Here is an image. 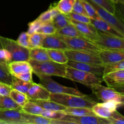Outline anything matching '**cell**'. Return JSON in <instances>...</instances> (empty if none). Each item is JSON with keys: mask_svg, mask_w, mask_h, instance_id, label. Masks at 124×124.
Segmentation results:
<instances>
[{"mask_svg": "<svg viewBox=\"0 0 124 124\" xmlns=\"http://www.w3.org/2000/svg\"><path fill=\"white\" fill-rule=\"evenodd\" d=\"M90 88L93 94L103 102H114L118 104L120 107L124 105V95L117 92L112 87L98 84L93 86Z\"/></svg>", "mask_w": 124, "mask_h": 124, "instance_id": "cell-5", "label": "cell"}, {"mask_svg": "<svg viewBox=\"0 0 124 124\" xmlns=\"http://www.w3.org/2000/svg\"><path fill=\"white\" fill-rule=\"evenodd\" d=\"M67 16L70 18L73 19V20L76 21L91 24V18H89L88 16H87L78 14V13H73V12H71V13L69 14Z\"/></svg>", "mask_w": 124, "mask_h": 124, "instance_id": "cell-45", "label": "cell"}, {"mask_svg": "<svg viewBox=\"0 0 124 124\" xmlns=\"http://www.w3.org/2000/svg\"><path fill=\"white\" fill-rule=\"evenodd\" d=\"M24 124H52V120L41 115H31L23 111Z\"/></svg>", "mask_w": 124, "mask_h": 124, "instance_id": "cell-23", "label": "cell"}, {"mask_svg": "<svg viewBox=\"0 0 124 124\" xmlns=\"http://www.w3.org/2000/svg\"><path fill=\"white\" fill-rule=\"evenodd\" d=\"M12 62L11 54L6 48L0 47V64L8 67L10 62Z\"/></svg>", "mask_w": 124, "mask_h": 124, "instance_id": "cell-42", "label": "cell"}, {"mask_svg": "<svg viewBox=\"0 0 124 124\" xmlns=\"http://www.w3.org/2000/svg\"><path fill=\"white\" fill-rule=\"evenodd\" d=\"M61 120L68 124H109L106 118L97 116H74L66 114Z\"/></svg>", "mask_w": 124, "mask_h": 124, "instance_id": "cell-11", "label": "cell"}, {"mask_svg": "<svg viewBox=\"0 0 124 124\" xmlns=\"http://www.w3.org/2000/svg\"><path fill=\"white\" fill-rule=\"evenodd\" d=\"M109 124H124V116H122L117 110L113 112L112 115L108 118H106Z\"/></svg>", "mask_w": 124, "mask_h": 124, "instance_id": "cell-43", "label": "cell"}, {"mask_svg": "<svg viewBox=\"0 0 124 124\" xmlns=\"http://www.w3.org/2000/svg\"><path fill=\"white\" fill-rule=\"evenodd\" d=\"M50 99L64 105L66 108L87 107L92 108L97 103L87 95L77 96L70 94L50 93Z\"/></svg>", "mask_w": 124, "mask_h": 124, "instance_id": "cell-2", "label": "cell"}, {"mask_svg": "<svg viewBox=\"0 0 124 124\" xmlns=\"http://www.w3.org/2000/svg\"><path fill=\"white\" fill-rule=\"evenodd\" d=\"M76 0H60L56 5V8L61 13L68 15L73 11Z\"/></svg>", "mask_w": 124, "mask_h": 124, "instance_id": "cell-31", "label": "cell"}, {"mask_svg": "<svg viewBox=\"0 0 124 124\" xmlns=\"http://www.w3.org/2000/svg\"><path fill=\"white\" fill-rule=\"evenodd\" d=\"M67 65L78 70H83L86 72L94 74L99 77L101 76L102 77L104 73V65L87 64V63L73 61H69L67 63Z\"/></svg>", "mask_w": 124, "mask_h": 124, "instance_id": "cell-14", "label": "cell"}, {"mask_svg": "<svg viewBox=\"0 0 124 124\" xmlns=\"http://www.w3.org/2000/svg\"><path fill=\"white\" fill-rule=\"evenodd\" d=\"M0 124H3V123H2L1 121H0Z\"/></svg>", "mask_w": 124, "mask_h": 124, "instance_id": "cell-53", "label": "cell"}, {"mask_svg": "<svg viewBox=\"0 0 124 124\" xmlns=\"http://www.w3.org/2000/svg\"><path fill=\"white\" fill-rule=\"evenodd\" d=\"M51 61L59 64H67L69 61L67 56L63 50L46 49Z\"/></svg>", "mask_w": 124, "mask_h": 124, "instance_id": "cell-25", "label": "cell"}, {"mask_svg": "<svg viewBox=\"0 0 124 124\" xmlns=\"http://www.w3.org/2000/svg\"><path fill=\"white\" fill-rule=\"evenodd\" d=\"M66 114L64 111H53V110H44L41 114V116L45 117L53 120L61 119Z\"/></svg>", "mask_w": 124, "mask_h": 124, "instance_id": "cell-40", "label": "cell"}, {"mask_svg": "<svg viewBox=\"0 0 124 124\" xmlns=\"http://www.w3.org/2000/svg\"><path fill=\"white\" fill-rule=\"evenodd\" d=\"M122 5H124V0H123V3H122Z\"/></svg>", "mask_w": 124, "mask_h": 124, "instance_id": "cell-54", "label": "cell"}, {"mask_svg": "<svg viewBox=\"0 0 124 124\" xmlns=\"http://www.w3.org/2000/svg\"><path fill=\"white\" fill-rule=\"evenodd\" d=\"M57 31V29L53 25L52 22L44 23L41 25V26L37 30V32L42 33L43 35H52L56 34Z\"/></svg>", "mask_w": 124, "mask_h": 124, "instance_id": "cell-38", "label": "cell"}, {"mask_svg": "<svg viewBox=\"0 0 124 124\" xmlns=\"http://www.w3.org/2000/svg\"><path fill=\"white\" fill-rule=\"evenodd\" d=\"M98 6L110 12L112 14H116V7L115 4L111 0H90Z\"/></svg>", "mask_w": 124, "mask_h": 124, "instance_id": "cell-36", "label": "cell"}, {"mask_svg": "<svg viewBox=\"0 0 124 124\" xmlns=\"http://www.w3.org/2000/svg\"><path fill=\"white\" fill-rule=\"evenodd\" d=\"M59 36L65 42L69 49L93 54H99V52L102 50L96 44L87 39L82 38H70L64 36Z\"/></svg>", "mask_w": 124, "mask_h": 124, "instance_id": "cell-4", "label": "cell"}, {"mask_svg": "<svg viewBox=\"0 0 124 124\" xmlns=\"http://www.w3.org/2000/svg\"><path fill=\"white\" fill-rule=\"evenodd\" d=\"M29 58L30 59L36 61H51L46 49L42 47L29 48Z\"/></svg>", "mask_w": 124, "mask_h": 124, "instance_id": "cell-24", "label": "cell"}, {"mask_svg": "<svg viewBox=\"0 0 124 124\" xmlns=\"http://www.w3.org/2000/svg\"><path fill=\"white\" fill-rule=\"evenodd\" d=\"M91 24L98 31L108 34V35L124 38V36L121 33H120L112 25H110L109 23L105 21L101 18L100 19H91Z\"/></svg>", "mask_w": 124, "mask_h": 124, "instance_id": "cell-20", "label": "cell"}, {"mask_svg": "<svg viewBox=\"0 0 124 124\" xmlns=\"http://www.w3.org/2000/svg\"><path fill=\"white\" fill-rule=\"evenodd\" d=\"M32 72H29L25 73H23L22 75H19L18 76H15L16 78L19 79L23 81H27V82H33L32 79Z\"/></svg>", "mask_w": 124, "mask_h": 124, "instance_id": "cell-49", "label": "cell"}, {"mask_svg": "<svg viewBox=\"0 0 124 124\" xmlns=\"http://www.w3.org/2000/svg\"><path fill=\"white\" fill-rule=\"evenodd\" d=\"M111 1L115 4H122V3H123V0H111Z\"/></svg>", "mask_w": 124, "mask_h": 124, "instance_id": "cell-51", "label": "cell"}, {"mask_svg": "<svg viewBox=\"0 0 124 124\" xmlns=\"http://www.w3.org/2000/svg\"><path fill=\"white\" fill-rule=\"evenodd\" d=\"M0 121L3 124H24L23 111L17 109L0 108Z\"/></svg>", "mask_w": 124, "mask_h": 124, "instance_id": "cell-12", "label": "cell"}, {"mask_svg": "<svg viewBox=\"0 0 124 124\" xmlns=\"http://www.w3.org/2000/svg\"><path fill=\"white\" fill-rule=\"evenodd\" d=\"M53 25H54L57 30L62 29L66 25H69L70 23V18L66 15H64L63 13L59 12V13L56 15L52 21Z\"/></svg>", "mask_w": 124, "mask_h": 124, "instance_id": "cell-34", "label": "cell"}, {"mask_svg": "<svg viewBox=\"0 0 124 124\" xmlns=\"http://www.w3.org/2000/svg\"><path fill=\"white\" fill-rule=\"evenodd\" d=\"M99 56L104 65L117 62L124 59V50L102 49Z\"/></svg>", "mask_w": 124, "mask_h": 124, "instance_id": "cell-16", "label": "cell"}, {"mask_svg": "<svg viewBox=\"0 0 124 124\" xmlns=\"http://www.w3.org/2000/svg\"><path fill=\"white\" fill-rule=\"evenodd\" d=\"M42 24V23L41 22H40L38 19L36 18L35 20H34L33 21H31L28 24L29 25V29L27 32L28 33V34L29 35H31L33 33L36 32L37 31L38 29L41 26V25Z\"/></svg>", "mask_w": 124, "mask_h": 124, "instance_id": "cell-47", "label": "cell"}, {"mask_svg": "<svg viewBox=\"0 0 124 124\" xmlns=\"http://www.w3.org/2000/svg\"><path fill=\"white\" fill-rule=\"evenodd\" d=\"M64 111L67 115L74 116H96L92 109L87 107H68L66 108Z\"/></svg>", "mask_w": 124, "mask_h": 124, "instance_id": "cell-27", "label": "cell"}, {"mask_svg": "<svg viewBox=\"0 0 124 124\" xmlns=\"http://www.w3.org/2000/svg\"><path fill=\"white\" fill-rule=\"evenodd\" d=\"M13 79V76L9 71L8 67L0 64V82L11 86Z\"/></svg>", "mask_w": 124, "mask_h": 124, "instance_id": "cell-33", "label": "cell"}, {"mask_svg": "<svg viewBox=\"0 0 124 124\" xmlns=\"http://www.w3.org/2000/svg\"><path fill=\"white\" fill-rule=\"evenodd\" d=\"M34 74L39 78L44 76H58L65 78L67 64H59L52 61H36L29 59Z\"/></svg>", "mask_w": 124, "mask_h": 124, "instance_id": "cell-1", "label": "cell"}, {"mask_svg": "<svg viewBox=\"0 0 124 124\" xmlns=\"http://www.w3.org/2000/svg\"><path fill=\"white\" fill-rule=\"evenodd\" d=\"M70 23L73 25H75L76 29L79 31H81L90 41L93 42L98 38V36H99L98 30L92 24L81 23V22L73 20L71 18H70Z\"/></svg>", "mask_w": 124, "mask_h": 124, "instance_id": "cell-15", "label": "cell"}, {"mask_svg": "<svg viewBox=\"0 0 124 124\" xmlns=\"http://www.w3.org/2000/svg\"><path fill=\"white\" fill-rule=\"evenodd\" d=\"M12 89L11 86L0 82V96H9Z\"/></svg>", "mask_w": 124, "mask_h": 124, "instance_id": "cell-48", "label": "cell"}, {"mask_svg": "<svg viewBox=\"0 0 124 124\" xmlns=\"http://www.w3.org/2000/svg\"><path fill=\"white\" fill-rule=\"evenodd\" d=\"M9 71L13 76L32 72V67L29 61H12L8 65Z\"/></svg>", "mask_w": 124, "mask_h": 124, "instance_id": "cell-21", "label": "cell"}, {"mask_svg": "<svg viewBox=\"0 0 124 124\" xmlns=\"http://www.w3.org/2000/svg\"><path fill=\"white\" fill-rule=\"evenodd\" d=\"M0 108L22 110V108L9 96H0Z\"/></svg>", "mask_w": 124, "mask_h": 124, "instance_id": "cell-32", "label": "cell"}, {"mask_svg": "<svg viewBox=\"0 0 124 124\" xmlns=\"http://www.w3.org/2000/svg\"><path fill=\"white\" fill-rule=\"evenodd\" d=\"M29 38H30V35L28 34L27 32L24 31V32H22L19 35V37H18V38L17 39V40L16 41L20 46L25 47V48H30L31 47H30V45Z\"/></svg>", "mask_w": 124, "mask_h": 124, "instance_id": "cell-44", "label": "cell"}, {"mask_svg": "<svg viewBox=\"0 0 124 124\" xmlns=\"http://www.w3.org/2000/svg\"><path fill=\"white\" fill-rule=\"evenodd\" d=\"M2 47L10 53L12 61H29L30 59L29 48L20 46L15 40L4 37Z\"/></svg>", "mask_w": 124, "mask_h": 124, "instance_id": "cell-6", "label": "cell"}, {"mask_svg": "<svg viewBox=\"0 0 124 124\" xmlns=\"http://www.w3.org/2000/svg\"><path fill=\"white\" fill-rule=\"evenodd\" d=\"M59 12H60L58 10L56 7H54V6L51 5L49 8H48V10L41 13L37 19L40 22H41L42 24L52 22L54 17Z\"/></svg>", "mask_w": 124, "mask_h": 124, "instance_id": "cell-28", "label": "cell"}, {"mask_svg": "<svg viewBox=\"0 0 124 124\" xmlns=\"http://www.w3.org/2000/svg\"><path fill=\"white\" fill-rule=\"evenodd\" d=\"M120 105L114 102H105L103 103L97 102L92 108L96 116L102 118H108L112 115L113 112Z\"/></svg>", "mask_w": 124, "mask_h": 124, "instance_id": "cell-13", "label": "cell"}, {"mask_svg": "<svg viewBox=\"0 0 124 124\" xmlns=\"http://www.w3.org/2000/svg\"><path fill=\"white\" fill-rule=\"evenodd\" d=\"M113 88L115 90L117 91V92H119V93H120L121 94L124 95V85L120 86V87H115V88Z\"/></svg>", "mask_w": 124, "mask_h": 124, "instance_id": "cell-50", "label": "cell"}, {"mask_svg": "<svg viewBox=\"0 0 124 124\" xmlns=\"http://www.w3.org/2000/svg\"><path fill=\"white\" fill-rule=\"evenodd\" d=\"M4 37L3 36H0V47H2V41H3Z\"/></svg>", "mask_w": 124, "mask_h": 124, "instance_id": "cell-52", "label": "cell"}, {"mask_svg": "<svg viewBox=\"0 0 124 124\" xmlns=\"http://www.w3.org/2000/svg\"><path fill=\"white\" fill-rule=\"evenodd\" d=\"M64 52L69 61L96 65H104L99 54H93L71 49H66Z\"/></svg>", "mask_w": 124, "mask_h": 124, "instance_id": "cell-9", "label": "cell"}, {"mask_svg": "<svg viewBox=\"0 0 124 124\" xmlns=\"http://www.w3.org/2000/svg\"><path fill=\"white\" fill-rule=\"evenodd\" d=\"M88 1L95 8L101 19L109 23L124 36V20L123 19L118 17L116 14H112L110 12H108L107 10L96 5L90 0Z\"/></svg>", "mask_w": 124, "mask_h": 124, "instance_id": "cell-10", "label": "cell"}, {"mask_svg": "<svg viewBox=\"0 0 124 124\" xmlns=\"http://www.w3.org/2000/svg\"><path fill=\"white\" fill-rule=\"evenodd\" d=\"M99 36L94 44L103 50H124V38L113 36L98 31Z\"/></svg>", "mask_w": 124, "mask_h": 124, "instance_id": "cell-8", "label": "cell"}, {"mask_svg": "<svg viewBox=\"0 0 124 124\" xmlns=\"http://www.w3.org/2000/svg\"><path fill=\"white\" fill-rule=\"evenodd\" d=\"M124 69V59L120 61L117 62L111 63V64H108L104 65V73H108L111 71H115L117 70H123Z\"/></svg>", "mask_w": 124, "mask_h": 124, "instance_id": "cell-41", "label": "cell"}, {"mask_svg": "<svg viewBox=\"0 0 124 124\" xmlns=\"http://www.w3.org/2000/svg\"><path fill=\"white\" fill-rule=\"evenodd\" d=\"M21 110L27 113L41 115L44 110L41 107H40L37 103L29 100L22 107Z\"/></svg>", "mask_w": 124, "mask_h": 124, "instance_id": "cell-29", "label": "cell"}, {"mask_svg": "<svg viewBox=\"0 0 124 124\" xmlns=\"http://www.w3.org/2000/svg\"><path fill=\"white\" fill-rule=\"evenodd\" d=\"M26 94L29 100H47L50 96V93L46 88L35 82H33Z\"/></svg>", "mask_w": 124, "mask_h": 124, "instance_id": "cell-19", "label": "cell"}, {"mask_svg": "<svg viewBox=\"0 0 124 124\" xmlns=\"http://www.w3.org/2000/svg\"><path fill=\"white\" fill-rule=\"evenodd\" d=\"M102 79L108 87L115 88L124 85V69L105 74L103 75Z\"/></svg>", "mask_w": 124, "mask_h": 124, "instance_id": "cell-17", "label": "cell"}, {"mask_svg": "<svg viewBox=\"0 0 124 124\" xmlns=\"http://www.w3.org/2000/svg\"><path fill=\"white\" fill-rule=\"evenodd\" d=\"M81 1L84 5L85 10L89 18H90L91 19H100L101 17L97 13L95 8L90 3L88 0H81Z\"/></svg>", "mask_w": 124, "mask_h": 124, "instance_id": "cell-39", "label": "cell"}, {"mask_svg": "<svg viewBox=\"0 0 124 124\" xmlns=\"http://www.w3.org/2000/svg\"><path fill=\"white\" fill-rule=\"evenodd\" d=\"M33 82H31L23 81V80H21L13 76V83L11 85V87L12 89L16 90L18 92L26 94Z\"/></svg>", "mask_w": 124, "mask_h": 124, "instance_id": "cell-30", "label": "cell"}, {"mask_svg": "<svg viewBox=\"0 0 124 124\" xmlns=\"http://www.w3.org/2000/svg\"><path fill=\"white\" fill-rule=\"evenodd\" d=\"M37 103L40 107L46 110H53V111H64L66 107L58 103L52 101L50 99L47 100H30Z\"/></svg>", "mask_w": 124, "mask_h": 124, "instance_id": "cell-26", "label": "cell"}, {"mask_svg": "<svg viewBox=\"0 0 124 124\" xmlns=\"http://www.w3.org/2000/svg\"><path fill=\"white\" fill-rule=\"evenodd\" d=\"M72 12L88 16L85 10L84 7V5L81 0H76L75 4H74Z\"/></svg>", "mask_w": 124, "mask_h": 124, "instance_id": "cell-46", "label": "cell"}, {"mask_svg": "<svg viewBox=\"0 0 124 124\" xmlns=\"http://www.w3.org/2000/svg\"><path fill=\"white\" fill-rule=\"evenodd\" d=\"M45 35L37 32H34L30 35V45L31 48L42 47V42L44 38Z\"/></svg>", "mask_w": 124, "mask_h": 124, "instance_id": "cell-37", "label": "cell"}, {"mask_svg": "<svg viewBox=\"0 0 124 124\" xmlns=\"http://www.w3.org/2000/svg\"><path fill=\"white\" fill-rule=\"evenodd\" d=\"M65 78L81 83L90 88L96 85L101 84L103 81L102 77L101 78L94 74L78 70L68 65L66 67Z\"/></svg>", "mask_w": 124, "mask_h": 124, "instance_id": "cell-3", "label": "cell"}, {"mask_svg": "<svg viewBox=\"0 0 124 124\" xmlns=\"http://www.w3.org/2000/svg\"><path fill=\"white\" fill-rule=\"evenodd\" d=\"M39 84L50 93L70 94L77 96L86 95L76 88L65 87L59 84V83L52 79L50 76H44L39 78Z\"/></svg>", "mask_w": 124, "mask_h": 124, "instance_id": "cell-7", "label": "cell"}, {"mask_svg": "<svg viewBox=\"0 0 124 124\" xmlns=\"http://www.w3.org/2000/svg\"><path fill=\"white\" fill-rule=\"evenodd\" d=\"M56 34L59 36H64L70 38H82L88 39L86 36H85L81 31H79L76 27L70 23L69 25H66L62 29L57 30ZM89 40V39H88Z\"/></svg>", "mask_w": 124, "mask_h": 124, "instance_id": "cell-22", "label": "cell"}, {"mask_svg": "<svg viewBox=\"0 0 124 124\" xmlns=\"http://www.w3.org/2000/svg\"><path fill=\"white\" fill-rule=\"evenodd\" d=\"M42 47L46 49H69L65 42L56 34L45 35Z\"/></svg>", "mask_w": 124, "mask_h": 124, "instance_id": "cell-18", "label": "cell"}, {"mask_svg": "<svg viewBox=\"0 0 124 124\" xmlns=\"http://www.w3.org/2000/svg\"><path fill=\"white\" fill-rule=\"evenodd\" d=\"M9 96L21 108L27 102L29 101L26 94L18 92L14 89L11 90Z\"/></svg>", "mask_w": 124, "mask_h": 124, "instance_id": "cell-35", "label": "cell"}]
</instances>
